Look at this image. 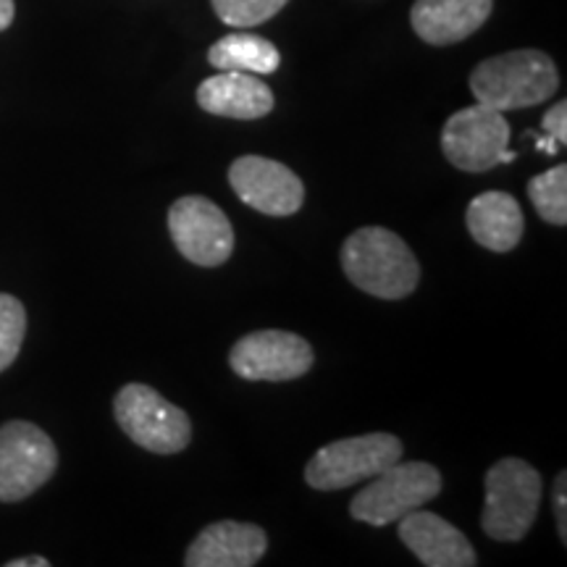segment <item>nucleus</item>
<instances>
[{
  "label": "nucleus",
  "instance_id": "11",
  "mask_svg": "<svg viewBox=\"0 0 567 567\" xmlns=\"http://www.w3.org/2000/svg\"><path fill=\"white\" fill-rule=\"evenodd\" d=\"M229 184L239 200L264 216H295L305 203V184L279 161L243 155L231 163Z\"/></svg>",
  "mask_w": 567,
  "mask_h": 567
},
{
  "label": "nucleus",
  "instance_id": "19",
  "mask_svg": "<svg viewBox=\"0 0 567 567\" xmlns=\"http://www.w3.org/2000/svg\"><path fill=\"white\" fill-rule=\"evenodd\" d=\"M27 337V310L13 295L0 292V373L19 358Z\"/></svg>",
  "mask_w": 567,
  "mask_h": 567
},
{
  "label": "nucleus",
  "instance_id": "15",
  "mask_svg": "<svg viewBox=\"0 0 567 567\" xmlns=\"http://www.w3.org/2000/svg\"><path fill=\"white\" fill-rule=\"evenodd\" d=\"M203 111L224 118H264L274 111V92L264 80L245 71H218L197 87Z\"/></svg>",
  "mask_w": 567,
  "mask_h": 567
},
{
  "label": "nucleus",
  "instance_id": "23",
  "mask_svg": "<svg viewBox=\"0 0 567 567\" xmlns=\"http://www.w3.org/2000/svg\"><path fill=\"white\" fill-rule=\"evenodd\" d=\"M13 13H17V6H13V0H0V32L9 30L11 21H13Z\"/></svg>",
  "mask_w": 567,
  "mask_h": 567
},
{
  "label": "nucleus",
  "instance_id": "13",
  "mask_svg": "<svg viewBox=\"0 0 567 567\" xmlns=\"http://www.w3.org/2000/svg\"><path fill=\"white\" fill-rule=\"evenodd\" d=\"M268 536L260 526L239 520H218L200 530L189 544L187 567H252L264 559Z\"/></svg>",
  "mask_w": 567,
  "mask_h": 567
},
{
  "label": "nucleus",
  "instance_id": "4",
  "mask_svg": "<svg viewBox=\"0 0 567 567\" xmlns=\"http://www.w3.org/2000/svg\"><path fill=\"white\" fill-rule=\"evenodd\" d=\"M442 492V476L429 463H402L396 460L352 499L350 515L368 526H389L413 509L429 505Z\"/></svg>",
  "mask_w": 567,
  "mask_h": 567
},
{
  "label": "nucleus",
  "instance_id": "5",
  "mask_svg": "<svg viewBox=\"0 0 567 567\" xmlns=\"http://www.w3.org/2000/svg\"><path fill=\"white\" fill-rule=\"evenodd\" d=\"M113 415L134 444L155 455H176L193 442L189 415L147 384H126L116 394Z\"/></svg>",
  "mask_w": 567,
  "mask_h": 567
},
{
  "label": "nucleus",
  "instance_id": "14",
  "mask_svg": "<svg viewBox=\"0 0 567 567\" xmlns=\"http://www.w3.org/2000/svg\"><path fill=\"white\" fill-rule=\"evenodd\" d=\"M492 9L494 0H415L410 21L429 45H455L478 32Z\"/></svg>",
  "mask_w": 567,
  "mask_h": 567
},
{
  "label": "nucleus",
  "instance_id": "6",
  "mask_svg": "<svg viewBox=\"0 0 567 567\" xmlns=\"http://www.w3.org/2000/svg\"><path fill=\"white\" fill-rule=\"evenodd\" d=\"M402 452L405 446L392 434L339 439L316 452L305 467V481L318 492H339V488L379 476L381 471L402 460Z\"/></svg>",
  "mask_w": 567,
  "mask_h": 567
},
{
  "label": "nucleus",
  "instance_id": "3",
  "mask_svg": "<svg viewBox=\"0 0 567 567\" xmlns=\"http://www.w3.org/2000/svg\"><path fill=\"white\" fill-rule=\"evenodd\" d=\"M542 502V476L526 460L505 457L486 473L484 534L496 542H523L534 528Z\"/></svg>",
  "mask_w": 567,
  "mask_h": 567
},
{
  "label": "nucleus",
  "instance_id": "2",
  "mask_svg": "<svg viewBox=\"0 0 567 567\" xmlns=\"http://www.w3.org/2000/svg\"><path fill=\"white\" fill-rule=\"evenodd\" d=\"M559 87L555 61L547 53L509 51L481 61L471 74V90L476 103L496 111H520L549 101Z\"/></svg>",
  "mask_w": 567,
  "mask_h": 567
},
{
  "label": "nucleus",
  "instance_id": "9",
  "mask_svg": "<svg viewBox=\"0 0 567 567\" xmlns=\"http://www.w3.org/2000/svg\"><path fill=\"white\" fill-rule=\"evenodd\" d=\"M168 231H172L176 250L195 266H224L234 252L229 218L208 197H179L168 210Z\"/></svg>",
  "mask_w": 567,
  "mask_h": 567
},
{
  "label": "nucleus",
  "instance_id": "20",
  "mask_svg": "<svg viewBox=\"0 0 567 567\" xmlns=\"http://www.w3.org/2000/svg\"><path fill=\"white\" fill-rule=\"evenodd\" d=\"M287 3L289 0H213V11L224 24L247 30L274 19Z\"/></svg>",
  "mask_w": 567,
  "mask_h": 567
},
{
  "label": "nucleus",
  "instance_id": "17",
  "mask_svg": "<svg viewBox=\"0 0 567 567\" xmlns=\"http://www.w3.org/2000/svg\"><path fill=\"white\" fill-rule=\"evenodd\" d=\"M208 61L218 71H245V74H274L281 66V53L271 40L252 32H231L213 42Z\"/></svg>",
  "mask_w": 567,
  "mask_h": 567
},
{
  "label": "nucleus",
  "instance_id": "8",
  "mask_svg": "<svg viewBox=\"0 0 567 567\" xmlns=\"http://www.w3.org/2000/svg\"><path fill=\"white\" fill-rule=\"evenodd\" d=\"M509 145V124L502 111L473 103L452 113L442 132L444 158L460 172L481 174L499 163L502 151Z\"/></svg>",
  "mask_w": 567,
  "mask_h": 567
},
{
  "label": "nucleus",
  "instance_id": "16",
  "mask_svg": "<svg viewBox=\"0 0 567 567\" xmlns=\"http://www.w3.org/2000/svg\"><path fill=\"white\" fill-rule=\"evenodd\" d=\"M465 224L481 247L509 252L523 237V210L513 195L484 193L467 205Z\"/></svg>",
  "mask_w": 567,
  "mask_h": 567
},
{
  "label": "nucleus",
  "instance_id": "24",
  "mask_svg": "<svg viewBox=\"0 0 567 567\" xmlns=\"http://www.w3.org/2000/svg\"><path fill=\"white\" fill-rule=\"evenodd\" d=\"M9 567H51L45 557H21V559H11Z\"/></svg>",
  "mask_w": 567,
  "mask_h": 567
},
{
  "label": "nucleus",
  "instance_id": "1",
  "mask_svg": "<svg viewBox=\"0 0 567 567\" xmlns=\"http://www.w3.org/2000/svg\"><path fill=\"white\" fill-rule=\"evenodd\" d=\"M342 268L354 287L381 300H402L413 295L421 281L413 250L400 234L384 226H363L347 237Z\"/></svg>",
  "mask_w": 567,
  "mask_h": 567
},
{
  "label": "nucleus",
  "instance_id": "25",
  "mask_svg": "<svg viewBox=\"0 0 567 567\" xmlns=\"http://www.w3.org/2000/svg\"><path fill=\"white\" fill-rule=\"evenodd\" d=\"M536 151L555 155L559 151V145H557L555 140H549V137H536Z\"/></svg>",
  "mask_w": 567,
  "mask_h": 567
},
{
  "label": "nucleus",
  "instance_id": "21",
  "mask_svg": "<svg viewBox=\"0 0 567 567\" xmlns=\"http://www.w3.org/2000/svg\"><path fill=\"white\" fill-rule=\"evenodd\" d=\"M542 130L549 140H555L559 147L567 145V103L565 101L551 105V109L547 111V116H544Z\"/></svg>",
  "mask_w": 567,
  "mask_h": 567
},
{
  "label": "nucleus",
  "instance_id": "18",
  "mask_svg": "<svg viewBox=\"0 0 567 567\" xmlns=\"http://www.w3.org/2000/svg\"><path fill=\"white\" fill-rule=\"evenodd\" d=\"M528 197L534 203L538 216L547 224L565 226L567 224V166L549 168V172L534 176L528 182Z\"/></svg>",
  "mask_w": 567,
  "mask_h": 567
},
{
  "label": "nucleus",
  "instance_id": "7",
  "mask_svg": "<svg viewBox=\"0 0 567 567\" xmlns=\"http://www.w3.org/2000/svg\"><path fill=\"white\" fill-rule=\"evenodd\" d=\"M59 452L40 425L9 421L0 425V502H21L53 478Z\"/></svg>",
  "mask_w": 567,
  "mask_h": 567
},
{
  "label": "nucleus",
  "instance_id": "10",
  "mask_svg": "<svg viewBox=\"0 0 567 567\" xmlns=\"http://www.w3.org/2000/svg\"><path fill=\"white\" fill-rule=\"evenodd\" d=\"M229 365L247 381H292L310 371L313 350L292 331L264 329L231 347Z\"/></svg>",
  "mask_w": 567,
  "mask_h": 567
},
{
  "label": "nucleus",
  "instance_id": "12",
  "mask_svg": "<svg viewBox=\"0 0 567 567\" xmlns=\"http://www.w3.org/2000/svg\"><path fill=\"white\" fill-rule=\"evenodd\" d=\"M400 538L425 567H476L478 563L463 530L434 513L413 509L400 517Z\"/></svg>",
  "mask_w": 567,
  "mask_h": 567
},
{
  "label": "nucleus",
  "instance_id": "22",
  "mask_svg": "<svg viewBox=\"0 0 567 567\" xmlns=\"http://www.w3.org/2000/svg\"><path fill=\"white\" fill-rule=\"evenodd\" d=\"M555 517L563 544H567V476L559 473L555 481Z\"/></svg>",
  "mask_w": 567,
  "mask_h": 567
}]
</instances>
